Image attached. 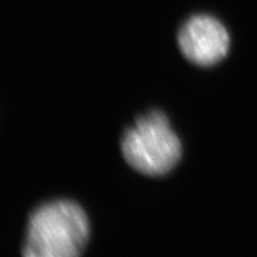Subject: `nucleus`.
<instances>
[{
    "mask_svg": "<svg viewBox=\"0 0 257 257\" xmlns=\"http://www.w3.org/2000/svg\"><path fill=\"white\" fill-rule=\"evenodd\" d=\"M89 236V223L79 205L55 200L37 208L29 216L23 255L27 257H75Z\"/></svg>",
    "mask_w": 257,
    "mask_h": 257,
    "instance_id": "obj_1",
    "label": "nucleus"
},
{
    "mask_svg": "<svg viewBox=\"0 0 257 257\" xmlns=\"http://www.w3.org/2000/svg\"><path fill=\"white\" fill-rule=\"evenodd\" d=\"M121 151L135 171L147 176H163L179 162L181 143L163 112L152 110L125 131Z\"/></svg>",
    "mask_w": 257,
    "mask_h": 257,
    "instance_id": "obj_2",
    "label": "nucleus"
},
{
    "mask_svg": "<svg viewBox=\"0 0 257 257\" xmlns=\"http://www.w3.org/2000/svg\"><path fill=\"white\" fill-rule=\"evenodd\" d=\"M228 32L218 20L209 15H194L178 32L182 55L199 67H211L220 62L229 50Z\"/></svg>",
    "mask_w": 257,
    "mask_h": 257,
    "instance_id": "obj_3",
    "label": "nucleus"
}]
</instances>
